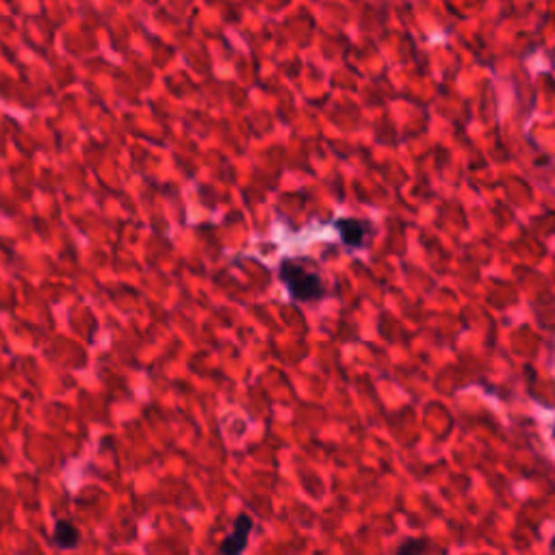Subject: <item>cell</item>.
<instances>
[{
  "instance_id": "cell-1",
  "label": "cell",
  "mask_w": 555,
  "mask_h": 555,
  "mask_svg": "<svg viewBox=\"0 0 555 555\" xmlns=\"http://www.w3.org/2000/svg\"><path fill=\"white\" fill-rule=\"evenodd\" d=\"M280 278L291 293V298L298 301L319 300L326 293L323 280L310 263H301L298 258H287L280 265Z\"/></svg>"
},
{
  "instance_id": "cell-2",
  "label": "cell",
  "mask_w": 555,
  "mask_h": 555,
  "mask_svg": "<svg viewBox=\"0 0 555 555\" xmlns=\"http://www.w3.org/2000/svg\"><path fill=\"white\" fill-rule=\"evenodd\" d=\"M252 527H254V521L250 519L247 514H239L235 519V527L228 536L219 542V553L222 555H241L247 549V542H250L252 536Z\"/></svg>"
},
{
  "instance_id": "cell-3",
  "label": "cell",
  "mask_w": 555,
  "mask_h": 555,
  "mask_svg": "<svg viewBox=\"0 0 555 555\" xmlns=\"http://www.w3.org/2000/svg\"><path fill=\"white\" fill-rule=\"evenodd\" d=\"M337 228L338 233H341L345 244L354 247L365 245L366 235H369V224L358 222V219H341V222L337 224Z\"/></svg>"
},
{
  "instance_id": "cell-4",
  "label": "cell",
  "mask_w": 555,
  "mask_h": 555,
  "mask_svg": "<svg viewBox=\"0 0 555 555\" xmlns=\"http://www.w3.org/2000/svg\"><path fill=\"white\" fill-rule=\"evenodd\" d=\"M52 542L57 544L59 549H74L80 542V532L77 530V525L69 521H57L55 523V532H52Z\"/></svg>"
},
{
  "instance_id": "cell-5",
  "label": "cell",
  "mask_w": 555,
  "mask_h": 555,
  "mask_svg": "<svg viewBox=\"0 0 555 555\" xmlns=\"http://www.w3.org/2000/svg\"><path fill=\"white\" fill-rule=\"evenodd\" d=\"M425 551L423 541H403L397 555H421Z\"/></svg>"
}]
</instances>
